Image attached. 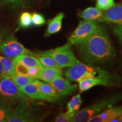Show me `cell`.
<instances>
[{
    "label": "cell",
    "instance_id": "obj_1",
    "mask_svg": "<svg viewBox=\"0 0 122 122\" xmlns=\"http://www.w3.org/2000/svg\"><path fill=\"white\" fill-rule=\"evenodd\" d=\"M79 56L89 64L105 63L115 56V50L106 30L100 25L89 38L76 45Z\"/></svg>",
    "mask_w": 122,
    "mask_h": 122
},
{
    "label": "cell",
    "instance_id": "obj_2",
    "mask_svg": "<svg viewBox=\"0 0 122 122\" xmlns=\"http://www.w3.org/2000/svg\"><path fill=\"white\" fill-rule=\"evenodd\" d=\"M66 77L70 81L79 82L85 79L103 78L112 81L118 80L116 76L98 67L82 63L68 67L65 72Z\"/></svg>",
    "mask_w": 122,
    "mask_h": 122
},
{
    "label": "cell",
    "instance_id": "obj_3",
    "mask_svg": "<svg viewBox=\"0 0 122 122\" xmlns=\"http://www.w3.org/2000/svg\"><path fill=\"white\" fill-rule=\"evenodd\" d=\"M121 100L122 93L100 99L90 106L79 111L72 118V122H88L91 117L111 107Z\"/></svg>",
    "mask_w": 122,
    "mask_h": 122
},
{
    "label": "cell",
    "instance_id": "obj_4",
    "mask_svg": "<svg viewBox=\"0 0 122 122\" xmlns=\"http://www.w3.org/2000/svg\"><path fill=\"white\" fill-rule=\"evenodd\" d=\"M72 45L66 44L58 48L36 53L37 56H49L53 57L61 68L70 67L78 63L80 61L73 52Z\"/></svg>",
    "mask_w": 122,
    "mask_h": 122
},
{
    "label": "cell",
    "instance_id": "obj_5",
    "mask_svg": "<svg viewBox=\"0 0 122 122\" xmlns=\"http://www.w3.org/2000/svg\"><path fill=\"white\" fill-rule=\"evenodd\" d=\"M0 100L11 103L30 100V98L20 91L11 77L3 76L0 79Z\"/></svg>",
    "mask_w": 122,
    "mask_h": 122
},
{
    "label": "cell",
    "instance_id": "obj_6",
    "mask_svg": "<svg viewBox=\"0 0 122 122\" xmlns=\"http://www.w3.org/2000/svg\"><path fill=\"white\" fill-rule=\"evenodd\" d=\"M0 54L13 59L22 54L36 56V53L27 49L20 43L13 33L6 35L0 46Z\"/></svg>",
    "mask_w": 122,
    "mask_h": 122
},
{
    "label": "cell",
    "instance_id": "obj_7",
    "mask_svg": "<svg viewBox=\"0 0 122 122\" xmlns=\"http://www.w3.org/2000/svg\"><path fill=\"white\" fill-rule=\"evenodd\" d=\"M100 24L96 20H81L68 38V43L77 45L84 41L98 28Z\"/></svg>",
    "mask_w": 122,
    "mask_h": 122
},
{
    "label": "cell",
    "instance_id": "obj_8",
    "mask_svg": "<svg viewBox=\"0 0 122 122\" xmlns=\"http://www.w3.org/2000/svg\"><path fill=\"white\" fill-rule=\"evenodd\" d=\"M29 100L20 102L19 105L12 110L7 122H31L39 121V118L32 111Z\"/></svg>",
    "mask_w": 122,
    "mask_h": 122
},
{
    "label": "cell",
    "instance_id": "obj_9",
    "mask_svg": "<svg viewBox=\"0 0 122 122\" xmlns=\"http://www.w3.org/2000/svg\"><path fill=\"white\" fill-rule=\"evenodd\" d=\"M20 91L23 93L30 98L36 100H44L49 102H57L59 101L61 98H55L46 96L40 91L39 87L34 82L25 85L24 86H19Z\"/></svg>",
    "mask_w": 122,
    "mask_h": 122
},
{
    "label": "cell",
    "instance_id": "obj_10",
    "mask_svg": "<svg viewBox=\"0 0 122 122\" xmlns=\"http://www.w3.org/2000/svg\"><path fill=\"white\" fill-rule=\"evenodd\" d=\"M122 115V106L111 107L102 112L91 117L88 122H119V118Z\"/></svg>",
    "mask_w": 122,
    "mask_h": 122
},
{
    "label": "cell",
    "instance_id": "obj_11",
    "mask_svg": "<svg viewBox=\"0 0 122 122\" xmlns=\"http://www.w3.org/2000/svg\"><path fill=\"white\" fill-rule=\"evenodd\" d=\"M61 96H65L72 94L77 89V85L72 84L67 79L59 76L50 83Z\"/></svg>",
    "mask_w": 122,
    "mask_h": 122
},
{
    "label": "cell",
    "instance_id": "obj_12",
    "mask_svg": "<svg viewBox=\"0 0 122 122\" xmlns=\"http://www.w3.org/2000/svg\"><path fill=\"white\" fill-rule=\"evenodd\" d=\"M99 22H110L119 24L122 23V3L115 4L105 11L101 17L97 20Z\"/></svg>",
    "mask_w": 122,
    "mask_h": 122
},
{
    "label": "cell",
    "instance_id": "obj_13",
    "mask_svg": "<svg viewBox=\"0 0 122 122\" xmlns=\"http://www.w3.org/2000/svg\"><path fill=\"white\" fill-rule=\"evenodd\" d=\"M117 85L115 81L103 78H89L85 79L79 81V88L80 93L91 89L97 85H102L106 86H112Z\"/></svg>",
    "mask_w": 122,
    "mask_h": 122
},
{
    "label": "cell",
    "instance_id": "obj_14",
    "mask_svg": "<svg viewBox=\"0 0 122 122\" xmlns=\"http://www.w3.org/2000/svg\"><path fill=\"white\" fill-rule=\"evenodd\" d=\"M65 18L63 13H59L52 19L48 21V27L45 33V37L56 34L59 32L62 28V21Z\"/></svg>",
    "mask_w": 122,
    "mask_h": 122
},
{
    "label": "cell",
    "instance_id": "obj_15",
    "mask_svg": "<svg viewBox=\"0 0 122 122\" xmlns=\"http://www.w3.org/2000/svg\"><path fill=\"white\" fill-rule=\"evenodd\" d=\"M0 62L2 64L4 70V76L12 79L16 75V66L14 59L0 54Z\"/></svg>",
    "mask_w": 122,
    "mask_h": 122
},
{
    "label": "cell",
    "instance_id": "obj_16",
    "mask_svg": "<svg viewBox=\"0 0 122 122\" xmlns=\"http://www.w3.org/2000/svg\"><path fill=\"white\" fill-rule=\"evenodd\" d=\"M59 76H62V68L43 66L41 75L39 79L50 84L53 80Z\"/></svg>",
    "mask_w": 122,
    "mask_h": 122
},
{
    "label": "cell",
    "instance_id": "obj_17",
    "mask_svg": "<svg viewBox=\"0 0 122 122\" xmlns=\"http://www.w3.org/2000/svg\"><path fill=\"white\" fill-rule=\"evenodd\" d=\"M14 61L15 65L20 64L26 67L34 66H42L37 57L34 56L29 54H22L14 58Z\"/></svg>",
    "mask_w": 122,
    "mask_h": 122
},
{
    "label": "cell",
    "instance_id": "obj_18",
    "mask_svg": "<svg viewBox=\"0 0 122 122\" xmlns=\"http://www.w3.org/2000/svg\"><path fill=\"white\" fill-rule=\"evenodd\" d=\"M81 103L82 101L80 94H77L76 96H74L70 100L67 105L66 111V113L70 117L72 118L78 112Z\"/></svg>",
    "mask_w": 122,
    "mask_h": 122
},
{
    "label": "cell",
    "instance_id": "obj_19",
    "mask_svg": "<svg viewBox=\"0 0 122 122\" xmlns=\"http://www.w3.org/2000/svg\"><path fill=\"white\" fill-rule=\"evenodd\" d=\"M103 12L96 7H89L79 13V16L86 20H96L101 17Z\"/></svg>",
    "mask_w": 122,
    "mask_h": 122
},
{
    "label": "cell",
    "instance_id": "obj_20",
    "mask_svg": "<svg viewBox=\"0 0 122 122\" xmlns=\"http://www.w3.org/2000/svg\"><path fill=\"white\" fill-rule=\"evenodd\" d=\"M33 82L37 85L40 91L45 95L58 98H61V97H62V96L58 93L56 89L50 84L43 83V82L40 81L37 79Z\"/></svg>",
    "mask_w": 122,
    "mask_h": 122
},
{
    "label": "cell",
    "instance_id": "obj_21",
    "mask_svg": "<svg viewBox=\"0 0 122 122\" xmlns=\"http://www.w3.org/2000/svg\"><path fill=\"white\" fill-rule=\"evenodd\" d=\"M12 110L11 103L0 100V122H7Z\"/></svg>",
    "mask_w": 122,
    "mask_h": 122
},
{
    "label": "cell",
    "instance_id": "obj_22",
    "mask_svg": "<svg viewBox=\"0 0 122 122\" xmlns=\"http://www.w3.org/2000/svg\"><path fill=\"white\" fill-rule=\"evenodd\" d=\"M14 82L18 85V86H24V85L28 84L33 83L36 80L32 77L27 75L20 74L16 73V75L11 79Z\"/></svg>",
    "mask_w": 122,
    "mask_h": 122
},
{
    "label": "cell",
    "instance_id": "obj_23",
    "mask_svg": "<svg viewBox=\"0 0 122 122\" xmlns=\"http://www.w3.org/2000/svg\"><path fill=\"white\" fill-rule=\"evenodd\" d=\"M36 57L39 59L41 65L44 67H56L62 68L57 62L55 61L53 57L49 56H37Z\"/></svg>",
    "mask_w": 122,
    "mask_h": 122
},
{
    "label": "cell",
    "instance_id": "obj_24",
    "mask_svg": "<svg viewBox=\"0 0 122 122\" xmlns=\"http://www.w3.org/2000/svg\"><path fill=\"white\" fill-rule=\"evenodd\" d=\"M19 26L22 28H28L32 25V14L29 12H23L19 18Z\"/></svg>",
    "mask_w": 122,
    "mask_h": 122
},
{
    "label": "cell",
    "instance_id": "obj_25",
    "mask_svg": "<svg viewBox=\"0 0 122 122\" xmlns=\"http://www.w3.org/2000/svg\"><path fill=\"white\" fill-rule=\"evenodd\" d=\"M43 66H34L26 67V75L36 79H39L41 75Z\"/></svg>",
    "mask_w": 122,
    "mask_h": 122
},
{
    "label": "cell",
    "instance_id": "obj_26",
    "mask_svg": "<svg viewBox=\"0 0 122 122\" xmlns=\"http://www.w3.org/2000/svg\"><path fill=\"white\" fill-rule=\"evenodd\" d=\"M115 4L114 0H97L96 8L101 11H106Z\"/></svg>",
    "mask_w": 122,
    "mask_h": 122
},
{
    "label": "cell",
    "instance_id": "obj_27",
    "mask_svg": "<svg viewBox=\"0 0 122 122\" xmlns=\"http://www.w3.org/2000/svg\"><path fill=\"white\" fill-rule=\"evenodd\" d=\"M32 23L35 26H41L46 23V20L42 14L34 13L32 14Z\"/></svg>",
    "mask_w": 122,
    "mask_h": 122
},
{
    "label": "cell",
    "instance_id": "obj_28",
    "mask_svg": "<svg viewBox=\"0 0 122 122\" xmlns=\"http://www.w3.org/2000/svg\"><path fill=\"white\" fill-rule=\"evenodd\" d=\"M28 0H3L5 4L13 9L24 6Z\"/></svg>",
    "mask_w": 122,
    "mask_h": 122
},
{
    "label": "cell",
    "instance_id": "obj_29",
    "mask_svg": "<svg viewBox=\"0 0 122 122\" xmlns=\"http://www.w3.org/2000/svg\"><path fill=\"white\" fill-rule=\"evenodd\" d=\"M55 122H72V118L68 115L66 112H61L58 114L56 117Z\"/></svg>",
    "mask_w": 122,
    "mask_h": 122
},
{
    "label": "cell",
    "instance_id": "obj_30",
    "mask_svg": "<svg viewBox=\"0 0 122 122\" xmlns=\"http://www.w3.org/2000/svg\"><path fill=\"white\" fill-rule=\"evenodd\" d=\"M113 31L122 45V23L117 24V25L114 27Z\"/></svg>",
    "mask_w": 122,
    "mask_h": 122
},
{
    "label": "cell",
    "instance_id": "obj_31",
    "mask_svg": "<svg viewBox=\"0 0 122 122\" xmlns=\"http://www.w3.org/2000/svg\"><path fill=\"white\" fill-rule=\"evenodd\" d=\"M6 36V33L5 31L4 30H2V29H0V46H1V44L4 40L5 37Z\"/></svg>",
    "mask_w": 122,
    "mask_h": 122
},
{
    "label": "cell",
    "instance_id": "obj_32",
    "mask_svg": "<svg viewBox=\"0 0 122 122\" xmlns=\"http://www.w3.org/2000/svg\"><path fill=\"white\" fill-rule=\"evenodd\" d=\"M4 76V70H3V67L2 64L0 62V79Z\"/></svg>",
    "mask_w": 122,
    "mask_h": 122
},
{
    "label": "cell",
    "instance_id": "obj_33",
    "mask_svg": "<svg viewBox=\"0 0 122 122\" xmlns=\"http://www.w3.org/2000/svg\"><path fill=\"white\" fill-rule=\"evenodd\" d=\"M119 122H122V115L119 118Z\"/></svg>",
    "mask_w": 122,
    "mask_h": 122
}]
</instances>
